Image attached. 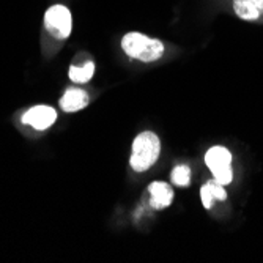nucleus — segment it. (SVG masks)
Here are the masks:
<instances>
[{"mask_svg":"<svg viewBox=\"0 0 263 263\" xmlns=\"http://www.w3.org/2000/svg\"><path fill=\"white\" fill-rule=\"evenodd\" d=\"M200 199H202V203H203V206H205L206 210L213 206L214 196H213V191H211V187H210L208 183L200 189Z\"/></svg>","mask_w":263,"mask_h":263,"instance_id":"nucleus-12","label":"nucleus"},{"mask_svg":"<svg viewBox=\"0 0 263 263\" xmlns=\"http://www.w3.org/2000/svg\"><path fill=\"white\" fill-rule=\"evenodd\" d=\"M159 153H161V140L155 133L145 131L139 134L133 142V152L129 159L133 171L139 174L147 172L158 161Z\"/></svg>","mask_w":263,"mask_h":263,"instance_id":"nucleus-1","label":"nucleus"},{"mask_svg":"<svg viewBox=\"0 0 263 263\" xmlns=\"http://www.w3.org/2000/svg\"><path fill=\"white\" fill-rule=\"evenodd\" d=\"M205 164L211 172H216L232 164V155L224 147H213L205 155Z\"/></svg>","mask_w":263,"mask_h":263,"instance_id":"nucleus-8","label":"nucleus"},{"mask_svg":"<svg viewBox=\"0 0 263 263\" xmlns=\"http://www.w3.org/2000/svg\"><path fill=\"white\" fill-rule=\"evenodd\" d=\"M233 11L243 21L263 24V0H233Z\"/></svg>","mask_w":263,"mask_h":263,"instance_id":"nucleus-5","label":"nucleus"},{"mask_svg":"<svg viewBox=\"0 0 263 263\" xmlns=\"http://www.w3.org/2000/svg\"><path fill=\"white\" fill-rule=\"evenodd\" d=\"M95 74V63L88 62L84 66H71L69 68V79L78 84L88 82Z\"/></svg>","mask_w":263,"mask_h":263,"instance_id":"nucleus-9","label":"nucleus"},{"mask_svg":"<svg viewBox=\"0 0 263 263\" xmlns=\"http://www.w3.org/2000/svg\"><path fill=\"white\" fill-rule=\"evenodd\" d=\"M88 104V95L81 88H69L60 100V106L65 112H78Z\"/></svg>","mask_w":263,"mask_h":263,"instance_id":"nucleus-7","label":"nucleus"},{"mask_svg":"<svg viewBox=\"0 0 263 263\" xmlns=\"http://www.w3.org/2000/svg\"><path fill=\"white\" fill-rule=\"evenodd\" d=\"M208 184H210V187L213 191L214 199H216V200H226L227 199V193H226V189H224L222 184H219L216 180H214V181H208Z\"/></svg>","mask_w":263,"mask_h":263,"instance_id":"nucleus-13","label":"nucleus"},{"mask_svg":"<svg viewBox=\"0 0 263 263\" xmlns=\"http://www.w3.org/2000/svg\"><path fill=\"white\" fill-rule=\"evenodd\" d=\"M57 118V112L49 107V106H35L32 109H29L22 117V123L24 125H30L32 128L43 131L47 129L49 126L54 125Z\"/></svg>","mask_w":263,"mask_h":263,"instance_id":"nucleus-4","label":"nucleus"},{"mask_svg":"<svg viewBox=\"0 0 263 263\" xmlns=\"http://www.w3.org/2000/svg\"><path fill=\"white\" fill-rule=\"evenodd\" d=\"M213 177H214V180H216L219 184H229L230 181H232V178H233V172H232V167L229 165V167H224V169H219V171H216V172H213Z\"/></svg>","mask_w":263,"mask_h":263,"instance_id":"nucleus-11","label":"nucleus"},{"mask_svg":"<svg viewBox=\"0 0 263 263\" xmlns=\"http://www.w3.org/2000/svg\"><path fill=\"white\" fill-rule=\"evenodd\" d=\"M44 27L57 40L68 38L73 29V17L69 10L63 5L51 7L44 14Z\"/></svg>","mask_w":263,"mask_h":263,"instance_id":"nucleus-3","label":"nucleus"},{"mask_svg":"<svg viewBox=\"0 0 263 263\" xmlns=\"http://www.w3.org/2000/svg\"><path fill=\"white\" fill-rule=\"evenodd\" d=\"M122 47L125 54H128L131 59L140 60V62H156L162 57L165 47L162 41L150 38L140 32H129L122 40Z\"/></svg>","mask_w":263,"mask_h":263,"instance_id":"nucleus-2","label":"nucleus"},{"mask_svg":"<svg viewBox=\"0 0 263 263\" xmlns=\"http://www.w3.org/2000/svg\"><path fill=\"white\" fill-rule=\"evenodd\" d=\"M148 193L152 196L150 199V205L156 210H162V208H167L172 200H174V191L172 187L164 183V181H153L150 186H148Z\"/></svg>","mask_w":263,"mask_h":263,"instance_id":"nucleus-6","label":"nucleus"},{"mask_svg":"<svg viewBox=\"0 0 263 263\" xmlns=\"http://www.w3.org/2000/svg\"><path fill=\"white\" fill-rule=\"evenodd\" d=\"M172 181L177 186H187L191 183V169L187 165H177L172 171Z\"/></svg>","mask_w":263,"mask_h":263,"instance_id":"nucleus-10","label":"nucleus"}]
</instances>
